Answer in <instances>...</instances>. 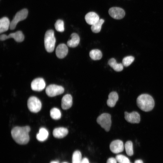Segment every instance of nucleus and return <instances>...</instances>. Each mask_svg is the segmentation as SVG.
Returning <instances> with one entry per match:
<instances>
[{"instance_id": "nucleus-1", "label": "nucleus", "mask_w": 163, "mask_h": 163, "mask_svg": "<svg viewBox=\"0 0 163 163\" xmlns=\"http://www.w3.org/2000/svg\"><path fill=\"white\" fill-rule=\"evenodd\" d=\"M30 130L29 126H15L11 130V136L17 143L21 145L26 144L29 141V133Z\"/></svg>"}, {"instance_id": "nucleus-2", "label": "nucleus", "mask_w": 163, "mask_h": 163, "mask_svg": "<svg viewBox=\"0 0 163 163\" xmlns=\"http://www.w3.org/2000/svg\"><path fill=\"white\" fill-rule=\"evenodd\" d=\"M136 103L138 107L145 112L151 110L155 105L153 97L147 94H142L139 95L137 98Z\"/></svg>"}, {"instance_id": "nucleus-3", "label": "nucleus", "mask_w": 163, "mask_h": 163, "mask_svg": "<svg viewBox=\"0 0 163 163\" xmlns=\"http://www.w3.org/2000/svg\"><path fill=\"white\" fill-rule=\"evenodd\" d=\"M44 43L46 50L48 52H52L54 50L56 43L54 32L52 30H47L45 33Z\"/></svg>"}, {"instance_id": "nucleus-4", "label": "nucleus", "mask_w": 163, "mask_h": 163, "mask_svg": "<svg viewBox=\"0 0 163 163\" xmlns=\"http://www.w3.org/2000/svg\"><path fill=\"white\" fill-rule=\"evenodd\" d=\"M97 122L106 131H109L111 124V116L110 114L107 113L101 114L97 118Z\"/></svg>"}, {"instance_id": "nucleus-5", "label": "nucleus", "mask_w": 163, "mask_h": 163, "mask_svg": "<svg viewBox=\"0 0 163 163\" xmlns=\"http://www.w3.org/2000/svg\"><path fill=\"white\" fill-rule=\"evenodd\" d=\"M27 105L29 110L32 112L37 113L41 110L42 106L40 100L35 96H31L28 99Z\"/></svg>"}, {"instance_id": "nucleus-6", "label": "nucleus", "mask_w": 163, "mask_h": 163, "mask_svg": "<svg viewBox=\"0 0 163 163\" xmlns=\"http://www.w3.org/2000/svg\"><path fill=\"white\" fill-rule=\"evenodd\" d=\"M28 14V11L26 9H23L17 12L10 22V29L11 30L15 29L18 23L25 19Z\"/></svg>"}, {"instance_id": "nucleus-7", "label": "nucleus", "mask_w": 163, "mask_h": 163, "mask_svg": "<svg viewBox=\"0 0 163 163\" xmlns=\"http://www.w3.org/2000/svg\"><path fill=\"white\" fill-rule=\"evenodd\" d=\"M45 91L48 96L53 97L62 94L64 91V89L61 86L51 84L46 88Z\"/></svg>"}, {"instance_id": "nucleus-8", "label": "nucleus", "mask_w": 163, "mask_h": 163, "mask_svg": "<svg viewBox=\"0 0 163 163\" xmlns=\"http://www.w3.org/2000/svg\"><path fill=\"white\" fill-rule=\"evenodd\" d=\"M24 36L21 31H18L15 33L10 34L8 35L2 34L0 35V39L1 41H4L10 38H13L15 41L18 42H22L24 39Z\"/></svg>"}, {"instance_id": "nucleus-9", "label": "nucleus", "mask_w": 163, "mask_h": 163, "mask_svg": "<svg viewBox=\"0 0 163 163\" xmlns=\"http://www.w3.org/2000/svg\"><path fill=\"white\" fill-rule=\"evenodd\" d=\"M108 13L111 17L116 19H122L125 14L123 9L118 7H113L110 8Z\"/></svg>"}, {"instance_id": "nucleus-10", "label": "nucleus", "mask_w": 163, "mask_h": 163, "mask_svg": "<svg viewBox=\"0 0 163 163\" xmlns=\"http://www.w3.org/2000/svg\"><path fill=\"white\" fill-rule=\"evenodd\" d=\"M46 83L43 78H39L34 79L31 82V87L34 91H40L45 88Z\"/></svg>"}, {"instance_id": "nucleus-11", "label": "nucleus", "mask_w": 163, "mask_h": 163, "mask_svg": "<svg viewBox=\"0 0 163 163\" xmlns=\"http://www.w3.org/2000/svg\"><path fill=\"white\" fill-rule=\"evenodd\" d=\"M124 148L123 142L120 140H116L113 141L110 145V151L115 154L122 152L124 150Z\"/></svg>"}, {"instance_id": "nucleus-12", "label": "nucleus", "mask_w": 163, "mask_h": 163, "mask_svg": "<svg viewBox=\"0 0 163 163\" xmlns=\"http://www.w3.org/2000/svg\"><path fill=\"white\" fill-rule=\"evenodd\" d=\"M124 115L125 119L128 122L132 123H138L140 121V116L137 112L133 111L130 113L125 112Z\"/></svg>"}, {"instance_id": "nucleus-13", "label": "nucleus", "mask_w": 163, "mask_h": 163, "mask_svg": "<svg viewBox=\"0 0 163 163\" xmlns=\"http://www.w3.org/2000/svg\"><path fill=\"white\" fill-rule=\"evenodd\" d=\"M68 53L67 46L64 43L59 44L56 49V54L57 57L59 58H63L67 55Z\"/></svg>"}, {"instance_id": "nucleus-14", "label": "nucleus", "mask_w": 163, "mask_h": 163, "mask_svg": "<svg viewBox=\"0 0 163 163\" xmlns=\"http://www.w3.org/2000/svg\"><path fill=\"white\" fill-rule=\"evenodd\" d=\"M72 104V95L69 94L64 95L62 98L61 107L63 110H67L70 108Z\"/></svg>"}, {"instance_id": "nucleus-15", "label": "nucleus", "mask_w": 163, "mask_h": 163, "mask_svg": "<svg viewBox=\"0 0 163 163\" xmlns=\"http://www.w3.org/2000/svg\"><path fill=\"white\" fill-rule=\"evenodd\" d=\"M85 19L87 23L91 25L96 23L100 19L98 14L94 12H90L86 14Z\"/></svg>"}, {"instance_id": "nucleus-16", "label": "nucleus", "mask_w": 163, "mask_h": 163, "mask_svg": "<svg viewBox=\"0 0 163 163\" xmlns=\"http://www.w3.org/2000/svg\"><path fill=\"white\" fill-rule=\"evenodd\" d=\"M68 133V129L63 127H59L54 129L53 132L54 137L57 138H62L66 136Z\"/></svg>"}, {"instance_id": "nucleus-17", "label": "nucleus", "mask_w": 163, "mask_h": 163, "mask_svg": "<svg viewBox=\"0 0 163 163\" xmlns=\"http://www.w3.org/2000/svg\"><path fill=\"white\" fill-rule=\"evenodd\" d=\"M118 99L117 93L115 91L110 92L108 95V99L107 101V105L110 107H114Z\"/></svg>"}, {"instance_id": "nucleus-18", "label": "nucleus", "mask_w": 163, "mask_h": 163, "mask_svg": "<svg viewBox=\"0 0 163 163\" xmlns=\"http://www.w3.org/2000/svg\"><path fill=\"white\" fill-rule=\"evenodd\" d=\"M71 39L67 42V45L71 47L77 46L80 42V37L76 33H73L71 35Z\"/></svg>"}, {"instance_id": "nucleus-19", "label": "nucleus", "mask_w": 163, "mask_h": 163, "mask_svg": "<svg viewBox=\"0 0 163 163\" xmlns=\"http://www.w3.org/2000/svg\"><path fill=\"white\" fill-rule=\"evenodd\" d=\"M10 22L8 18L4 17L0 20V33H2L8 30L10 27Z\"/></svg>"}, {"instance_id": "nucleus-20", "label": "nucleus", "mask_w": 163, "mask_h": 163, "mask_svg": "<svg viewBox=\"0 0 163 163\" xmlns=\"http://www.w3.org/2000/svg\"><path fill=\"white\" fill-rule=\"evenodd\" d=\"M49 133L47 130L44 128L42 127L40 129L39 133L36 135V138L40 142H43L48 138Z\"/></svg>"}, {"instance_id": "nucleus-21", "label": "nucleus", "mask_w": 163, "mask_h": 163, "mask_svg": "<svg viewBox=\"0 0 163 163\" xmlns=\"http://www.w3.org/2000/svg\"><path fill=\"white\" fill-rule=\"evenodd\" d=\"M109 66L115 71L120 72L123 69V65L122 64L117 63L116 60L113 58L110 59L108 62Z\"/></svg>"}, {"instance_id": "nucleus-22", "label": "nucleus", "mask_w": 163, "mask_h": 163, "mask_svg": "<svg viewBox=\"0 0 163 163\" xmlns=\"http://www.w3.org/2000/svg\"><path fill=\"white\" fill-rule=\"evenodd\" d=\"M89 56L92 59L97 60H100L101 58L102 54L100 50L98 49H94L90 51Z\"/></svg>"}, {"instance_id": "nucleus-23", "label": "nucleus", "mask_w": 163, "mask_h": 163, "mask_svg": "<svg viewBox=\"0 0 163 163\" xmlns=\"http://www.w3.org/2000/svg\"><path fill=\"white\" fill-rule=\"evenodd\" d=\"M104 22V20L102 19H100L96 23L92 25L91 27L92 31L94 33L99 32L101 31L102 25Z\"/></svg>"}, {"instance_id": "nucleus-24", "label": "nucleus", "mask_w": 163, "mask_h": 163, "mask_svg": "<svg viewBox=\"0 0 163 163\" xmlns=\"http://www.w3.org/2000/svg\"><path fill=\"white\" fill-rule=\"evenodd\" d=\"M51 117L53 119L57 120L61 118V113L60 110L56 107L52 108L50 110Z\"/></svg>"}, {"instance_id": "nucleus-25", "label": "nucleus", "mask_w": 163, "mask_h": 163, "mask_svg": "<svg viewBox=\"0 0 163 163\" xmlns=\"http://www.w3.org/2000/svg\"><path fill=\"white\" fill-rule=\"evenodd\" d=\"M124 147L126 154L129 156L133 154V144L130 141H127L125 144Z\"/></svg>"}, {"instance_id": "nucleus-26", "label": "nucleus", "mask_w": 163, "mask_h": 163, "mask_svg": "<svg viewBox=\"0 0 163 163\" xmlns=\"http://www.w3.org/2000/svg\"><path fill=\"white\" fill-rule=\"evenodd\" d=\"M82 154L78 150L75 151L72 156V163H81L82 161Z\"/></svg>"}, {"instance_id": "nucleus-27", "label": "nucleus", "mask_w": 163, "mask_h": 163, "mask_svg": "<svg viewBox=\"0 0 163 163\" xmlns=\"http://www.w3.org/2000/svg\"><path fill=\"white\" fill-rule=\"evenodd\" d=\"M55 27L57 31L60 32H63L64 30L63 21L61 20H57L55 24Z\"/></svg>"}, {"instance_id": "nucleus-28", "label": "nucleus", "mask_w": 163, "mask_h": 163, "mask_svg": "<svg viewBox=\"0 0 163 163\" xmlns=\"http://www.w3.org/2000/svg\"><path fill=\"white\" fill-rule=\"evenodd\" d=\"M134 58L132 56L125 57L123 59L122 64L123 66L127 67L129 66L134 61Z\"/></svg>"}, {"instance_id": "nucleus-29", "label": "nucleus", "mask_w": 163, "mask_h": 163, "mask_svg": "<svg viewBox=\"0 0 163 163\" xmlns=\"http://www.w3.org/2000/svg\"><path fill=\"white\" fill-rule=\"evenodd\" d=\"M116 159L119 163H129L130 161L129 158L122 155H118L116 156Z\"/></svg>"}, {"instance_id": "nucleus-30", "label": "nucleus", "mask_w": 163, "mask_h": 163, "mask_svg": "<svg viewBox=\"0 0 163 163\" xmlns=\"http://www.w3.org/2000/svg\"><path fill=\"white\" fill-rule=\"evenodd\" d=\"M117 161L116 158L111 157L108 159L107 163H117Z\"/></svg>"}, {"instance_id": "nucleus-31", "label": "nucleus", "mask_w": 163, "mask_h": 163, "mask_svg": "<svg viewBox=\"0 0 163 163\" xmlns=\"http://www.w3.org/2000/svg\"><path fill=\"white\" fill-rule=\"evenodd\" d=\"M81 163H89V162L88 159L86 158H85L82 159Z\"/></svg>"}, {"instance_id": "nucleus-32", "label": "nucleus", "mask_w": 163, "mask_h": 163, "mask_svg": "<svg viewBox=\"0 0 163 163\" xmlns=\"http://www.w3.org/2000/svg\"><path fill=\"white\" fill-rule=\"evenodd\" d=\"M134 163H143V162L141 160H138L135 161Z\"/></svg>"}, {"instance_id": "nucleus-33", "label": "nucleus", "mask_w": 163, "mask_h": 163, "mask_svg": "<svg viewBox=\"0 0 163 163\" xmlns=\"http://www.w3.org/2000/svg\"><path fill=\"white\" fill-rule=\"evenodd\" d=\"M50 163H59L58 161H51Z\"/></svg>"}, {"instance_id": "nucleus-34", "label": "nucleus", "mask_w": 163, "mask_h": 163, "mask_svg": "<svg viewBox=\"0 0 163 163\" xmlns=\"http://www.w3.org/2000/svg\"><path fill=\"white\" fill-rule=\"evenodd\" d=\"M63 163H67V162H64Z\"/></svg>"}, {"instance_id": "nucleus-35", "label": "nucleus", "mask_w": 163, "mask_h": 163, "mask_svg": "<svg viewBox=\"0 0 163 163\" xmlns=\"http://www.w3.org/2000/svg\"><path fill=\"white\" fill-rule=\"evenodd\" d=\"M129 163H130V162H129Z\"/></svg>"}]
</instances>
